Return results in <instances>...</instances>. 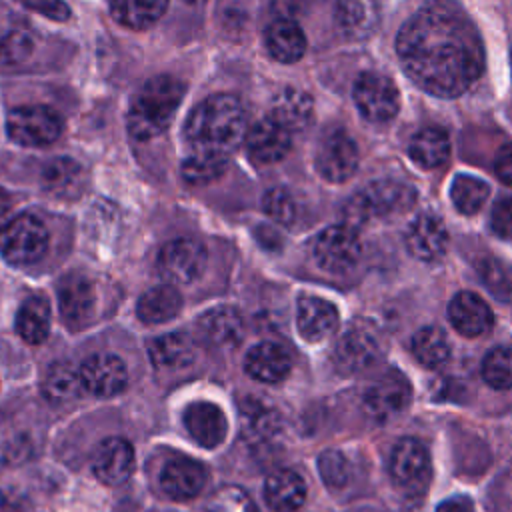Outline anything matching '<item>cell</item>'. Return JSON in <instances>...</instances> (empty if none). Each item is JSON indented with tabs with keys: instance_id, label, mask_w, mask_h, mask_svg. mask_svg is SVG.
I'll use <instances>...</instances> for the list:
<instances>
[{
	"instance_id": "cell-1",
	"label": "cell",
	"mask_w": 512,
	"mask_h": 512,
	"mask_svg": "<svg viewBox=\"0 0 512 512\" xmlns=\"http://www.w3.org/2000/svg\"><path fill=\"white\" fill-rule=\"evenodd\" d=\"M396 52L404 72L424 92L456 98L484 70V46L454 0H430L398 32Z\"/></svg>"
},
{
	"instance_id": "cell-2",
	"label": "cell",
	"mask_w": 512,
	"mask_h": 512,
	"mask_svg": "<svg viewBox=\"0 0 512 512\" xmlns=\"http://www.w3.org/2000/svg\"><path fill=\"white\" fill-rule=\"evenodd\" d=\"M184 132L194 150L228 154L246 132L244 108L230 94L208 96L192 110Z\"/></svg>"
},
{
	"instance_id": "cell-3",
	"label": "cell",
	"mask_w": 512,
	"mask_h": 512,
	"mask_svg": "<svg viewBox=\"0 0 512 512\" xmlns=\"http://www.w3.org/2000/svg\"><path fill=\"white\" fill-rule=\"evenodd\" d=\"M184 86L174 76H154L136 94L128 110V132L136 140H152L162 134L174 118Z\"/></svg>"
},
{
	"instance_id": "cell-4",
	"label": "cell",
	"mask_w": 512,
	"mask_h": 512,
	"mask_svg": "<svg viewBox=\"0 0 512 512\" xmlns=\"http://www.w3.org/2000/svg\"><path fill=\"white\" fill-rule=\"evenodd\" d=\"M48 240V230L38 218L20 214L0 230V254L14 266H26L44 256Z\"/></svg>"
},
{
	"instance_id": "cell-5",
	"label": "cell",
	"mask_w": 512,
	"mask_h": 512,
	"mask_svg": "<svg viewBox=\"0 0 512 512\" xmlns=\"http://www.w3.org/2000/svg\"><path fill=\"white\" fill-rule=\"evenodd\" d=\"M60 114L44 104L14 108L6 118L8 136L20 146H48L62 134Z\"/></svg>"
},
{
	"instance_id": "cell-6",
	"label": "cell",
	"mask_w": 512,
	"mask_h": 512,
	"mask_svg": "<svg viewBox=\"0 0 512 512\" xmlns=\"http://www.w3.org/2000/svg\"><path fill=\"white\" fill-rule=\"evenodd\" d=\"M362 254V242L356 232V228L348 224H336L324 228L312 244V256L314 262L330 272V274H342L350 270Z\"/></svg>"
},
{
	"instance_id": "cell-7",
	"label": "cell",
	"mask_w": 512,
	"mask_h": 512,
	"mask_svg": "<svg viewBox=\"0 0 512 512\" xmlns=\"http://www.w3.org/2000/svg\"><path fill=\"white\" fill-rule=\"evenodd\" d=\"M412 400V388L408 378L394 370L388 368L384 372H380L366 388L362 402H364V410L368 412L370 418L386 422L394 416H398L400 412H404L408 408Z\"/></svg>"
},
{
	"instance_id": "cell-8",
	"label": "cell",
	"mask_w": 512,
	"mask_h": 512,
	"mask_svg": "<svg viewBox=\"0 0 512 512\" xmlns=\"http://www.w3.org/2000/svg\"><path fill=\"white\" fill-rule=\"evenodd\" d=\"M358 112L370 122H388L400 108V94L396 84L382 74L364 72L354 82L352 90Z\"/></svg>"
},
{
	"instance_id": "cell-9",
	"label": "cell",
	"mask_w": 512,
	"mask_h": 512,
	"mask_svg": "<svg viewBox=\"0 0 512 512\" xmlns=\"http://www.w3.org/2000/svg\"><path fill=\"white\" fill-rule=\"evenodd\" d=\"M206 266V248L194 238H176L158 254V272L168 284H188Z\"/></svg>"
},
{
	"instance_id": "cell-10",
	"label": "cell",
	"mask_w": 512,
	"mask_h": 512,
	"mask_svg": "<svg viewBox=\"0 0 512 512\" xmlns=\"http://www.w3.org/2000/svg\"><path fill=\"white\" fill-rule=\"evenodd\" d=\"M390 474L400 488L414 494L422 492L428 486L432 474L426 446L416 438L400 440L390 456Z\"/></svg>"
},
{
	"instance_id": "cell-11",
	"label": "cell",
	"mask_w": 512,
	"mask_h": 512,
	"mask_svg": "<svg viewBox=\"0 0 512 512\" xmlns=\"http://www.w3.org/2000/svg\"><path fill=\"white\" fill-rule=\"evenodd\" d=\"M358 148L354 140L336 130L322 138L316 150V170L328 182H346L358 168Z\"/></svg>"
},
{
	"instance_id": "cell-12",
	"label": "cell",
	"mask_w": 512,
	"mask_h": 512,
	"mask_svg": "<svg viewBox=\"0 0 512 512\" xmlns=\"http://www.w3.org/2000/svg\"><path fill=\"white\" fill-rule=\"evenodd\" d=\"M380 358L376 336L364 328L346 330L334 346V364L344 374H360L372 368Z\"/></svg>"
},
{
	"instance_id": "cell-13",
	"label": "cell",
	"mask_w": 512,
	"mask_h": 512,
	"mask_svg": "<svg viewBox=\"0 0 512 512\" xmlns=\"http://www.w3.org/2000/svg\"><path fill=\"white\" fill-rule=\"evenodd\" d=\"M62 322L70 328L86 326L96 312V288L86 276H66L58 286Z\"/></svg>"
},
{
	"instance_id": "cell-14",
	"label": "cell",
	"mask_w": 512,
	"mask_h": 512,
	"mask_svg": "<svg viewBox=\"0 0 512 512\" xmlns=\"http://www.w3.org/2000/svg\"><path fill=\"white\" fill-rule=\"evenodd\" d=\"M80 376L86 392L94 396H114L128 382V370L122 358L104 352L86 358L80 366Z\"/></svg>"
},
{
	"instance_id": "cell-15",
	"label": "cell",
	"mask_w": 512,
	"mask_h": 512,
	"mask_svg": "<svg viewBox=\"0 0 512 512\" xmlns=\"http://www.w3.org/2000/svg\"><path fill=\"white\" fill-rule=\"evenodd\" d=\"M134 448L124 438L102 440L92 454V470L104 484H122L134 472Z\"/></svg>"
},
{
	"instance_id": "cell-16",
	"label": "cell",
	"mask_w": 512,
	"mask_h": 512,
	"mask_svg": "<svg viewBox=\"0 0 512 512\" xmlns=\"http://www.w3.org/2000/svg\"><path fill=\"white\" fill-rule=\"evenodd\" d=\"M404 242L408 252L424 262L438 260L448 246V232L444 222L434 214L416 216L406 228Z\"/></svg>"
},
{
	"instance_id": "cell-17",
	"label": "cell",
	"mask_w": 512,
	"mask_h": 512,
	"mask_svg": "<svg viewBox=\"0 0 512 512\" xmlns=\"http://www.w3.org/2000/svg\"><path fill=\"white\" fill-rule=\"evenodd\" d=\"M246 148L256 162H278L290 150V130L272 116L262 118L246 132Z\"/></svg>"
},
{
	"instance_id": "cell-18",
	"label": "cell",
	"mask_w": 512,
	"mask_h": 512,
	"mask_svg": "<svg viewBox=\"0 0 512 512\" xmlns=\"http://www.w3.org/2000/svg\"><path fill=\"white\" fill-rule=\"evenodd\" d=\"M188 434L204 448H216L228 434V420L220 406L212 402H192L184 410Z\"/></svg>"
},
{
	"instance_id": "cell-19",
	"label": "cell",
	"mask_w": 512,
	"mask_h": 512,
	"mask_svg": "<svg viewBox=\"0 0 512 512\" xmlns=\"http://www.w3.org/2000/svg\"><path fill=\"white\" fill-rule=\"evenodd\" d=\"M296 326L308 342L326 340L338 326V310L320 296H302L296 304Z\"/></svg>"
},
{
	"instance_id": "cell-20",
	"label": "cell",
	"mask_w": 512,
	"mask_h": 512,
	"mask_svg": "<svg viewBox=\"0 0 512 512\" xmlns=\"http://www.w3.org/2000/svg\"><path fill=\"white\" fill-rule=\"evenodd\" d=\"M450 324L464 336L486 334L494 324V314L490 306L476 292H458L448 304Z\"/></svg>"
},
{
	"instance_id": "cell-21",
	"label": "cell",
	"mask_w": 512,
	"mask_h": 512,
	"mask_svg": "<svg viewBox=\"0 0 512 512\" xmlns=\"http://www.w3.org/2000/svg\"><path fill=\"white\" fill-rule=\"evenodd\" d=\"M160 484L174 500H190L198 496L206 484V470L190 458H172L160 474Z\"/></svg>"
},
{
	"instance_id": "cell-22",
	"label": "cell",
	"mask_w": 512,
	"mask_h": 512,
	"mask_svg": "<svg viewBox=\"0 0 512 512\" xmlns=\"http://www.w3.org/2000/svg\"><path fill=\"white\" fill-rule=\"evenodd\" d=\"M372 216L388 218L402 214L416 202V192L412 186L398 180H376L362 190Z\"/></svg>"
},
{
	"instance_id": "cell-23",
	"label": "cell",
	"mask_w": 512,
	"mask_h": 512,
	"mask_svg": "<svg viewBox=\"0 0 512 512\" xmlns=\"http://www.w3.org/2000/svg\"><path fill=\"white\" fill-rule=\"evenodd\" d=\"M292 366L290 354L274 342H260L252 346L246 354L244 368L246 372L258 380V382H280L282 378L288 376Z\"/></svg>"
},
{
	"instance_id": "cell-24",
	"label": "cell",
	"mask_w": 512,
	"mask_h": 512,
	"mask_svg": "<svg viewBox=\"0 0 512 512\" xmlns=\"http://www.w3.org/2000/svg\"><path fill=\"white\" fill-rule=\"evenodd\" d=\"M264 40L270 56L284 64H292L300 60L306 52V36L302 28L290 18L274 20L266 28Z\"/></svg>"
},
{
	"instance_id": "cell-25",
	"label": "cell",
	"mask_w": 512,
	"mask_h": 512,
	"mask_svg": "<svg viewBox=\"0 0 512 512\" xmlns=\"http://www.w3.org/2000/svg\"><path fill=\"white\" fill-rule=\"evenodd\" d=\"M306 484L294 470H278L266 478L264 500L274 512H294L304 504Z\"/></svg>"
},
{
	"instance_id": "cell-26",
	"label": "cell",
	"mask_w": 512,
	"mask_h": 512,
	"mask_svg": "<svg viewBox=\"0 0 512 512\" xmlns=\"http://www.w3.org/2000/svg\"><path fill=\"white\" fill-rule=\"evenodd\" d=\"M182 308V296L172 284H160L146 290L138 304L136 314L146 324H160L172 320Z\"/></svg>"
},
{
	"instance_id": "cell-27",
	"label": "cell",
	"mask_w": 512,
	"mask_h": 512,
	"mask_svg": "<svg viewBox=\"0 0 512 512\" xmlns=\"http://www.w3.org/2000/svg\"><path fill=\"white\" fill-rule=\"evenodd\" d=\"M272 118L282 122L290 132L304 130L314 116L312 98L296 88H284L272 102Z\"/></svg>"
},
{
	"instance_id": "cell-28",
	"label": "cell",
	"mask_w": 512,
	"mask_h": 512,
	"mask_svg": "<svg viewBox=\"0 0 512 512\" xmlns=\"http://www.w3.org/2000/svg\"><path fill=\"white\" fill-rule=\"evenodd\" d=\"M16 332L28 344H40L50 332V302L46 296L26 298L16 314Z\"/></svg>"
},
{
	"instance_id": "cell-29",
	"label": "cell",
	"mask_w": 512,
	"mask_h": 512,
	"mask_svg": "<svg viewBox=\"0 0 512 512\" xmlns=\"http://www.w3.org/2000/svg\"><path fill=\"white\" fill-rule=\"evenodd\" d=\"M42 392L52 404H66L80 398L86 392L80 368H74L68 362L52 364L44 376Z\"/></svg>"
},
{
	"instance_id": "cell-30",
	"label": "cell",
	"mask_w": 512,
	"mask_h": 512,
	"mask_svg": "<svg viewBox=\"0 0 512 512\" xmlns=\"http://www.w3.org/2000/svg\"><path fill=\"white\" fill-rule=\"evenodd\" d=\"M408 154L410 158L424 170H432L438 168L446 162L448 154H450V140L448 134L442 128L436 126H428L424 130H420L408 146Z\"/></svg>"
},
{
	"instance_id": "cell-31",
	"label": "cell",
	"mask_w": 512,
	"mask_h": 512,
	"mask_svg": "<svg viewBox=\"0 0 512 512\" xmlns=\"http://www.w3.org/2000/svg\"><path fill=\"white\" fill-rule=\"evenodd\" d=\"M168 0H112L110 12L116 22L132 30H146L160 20Z\"/></svg>"
},
{
	"instance_id": "cell-32",
	"label": "cell",
	"mask_w": 512,
	"mask_h": 512,
	"mask_svg": "<svg viewBox=\"0 0 512 512\" xmlns=\"http://www.w3.org/2000/svg\"><path fill=\"white\" fill-rule=\"evenodd\" d=\"M198 328L212 344H234L242 336V318L234 308L220 306L208 310L198 320Z\"/></svg>"
},
{
	"instance_id": "cell-33",
	"label": "cell",
	"mask_w": 512,
	"mask_h": 512,
	"mask_svg": "<svg viewBox=\"0 0 512 512\" xmlns=\"http://www.w3.org/2000/svg\"><path fill=\"white\" fill-rule=\"evenodd\" d=\"M148 354L158 368H180L192 360L194 344L186 334L172 332L154 338L148 346Z\"/></svg>"
},
{
	"instance_id": "cell-34",
	"label": "cell",
	"mask_w": 512,
	"mask_h": 512,
	"mask_svg": "<svg viewBox=\"0 0 512 512\" xmlns=\"http://www.w3.org/2000/svg\"><path fill=\"white\" fill-rule=\"evenodd\" d=\"M412 354L424 368H440L450 356V342L438 326H424L412 336Z\"/></svg>"
},
{
	"instance_id": "cell-35",
	"label": "cell",
	"mask_w": 512,
	"mask_h": 512,
	"mask_svg": "<svg viewBox=\"0 0 512 512\" xmlns=\"http://www.w3.org/2000/svg\"><path fill=\"white\" fill-rule=\"evenodd\" d=\"M488 194L490 186L472 174H458L450 184V200L466 216L476 214L488 200Z\"/></svg>"
},
{
	"instance_id": "cell-36",
	"label": "cell",
	"mask_w": 512,
	"mask_h": 512,
	"mask_svg": "<svg viewBox=\"0 0 512 512\" xmlns=\"http://www.w3.org/2000/svg\"><path fill=\"white\" fill-rule=\"evenodd\" d=\"M228 166V154L212 150H194L182 164V176L190 184L216 180Z\"/></svg>"
},
{
	"instance_id": "cell-37",
	"label": "cell",
	"mask_w": 512,
	"mask_h": 512,
	"mask_svg": "<svg viewBox=\"0 0 512 512\" xmlns=\"http://www.w3.org/2000/svg\"><path fill=\"white\" fill-rule=\"evenodd\" d=\"M482 378L496 390L512 388V348H492L482 360Z\"/></svg>"
},
{
	"instance_id": "cell-38",
	"label": "cell",
	"mask_w": 512,
	"mask_h": 512,
	"mask_svg": "<svg viewBox=\"0 0 512 512\" xmlns=\"http://www.w3.org/2000/svg\"><path fill=\"white\" fill-rule=\"evenodd\" d=\"M476 268L492 294L498 298H508L512 294V270L504 262L496 258H482Z\"/></svg>"
},
{
	"instance_id": "cell-39",
	"label": "cell",
	"mask_w": 512,
	"mask_h": 512,
	"mask_svg": "<svg viewBox=\"0 0 512 512\" xmlns=\"http://www.w3.org/2000/svg\"><path fill=\"white\" fill-rule=\"evenodd\" d=\"M318 470H320L324 484L330 488H342V486H346V482L350 478L348 460L336 450H326L320 454Z\"/></svg>"
},
{
	"instance_id": "cell-40",
	"label": "cell",
	"mask_w": 512,
	"mask_h": 512,
	"mask_svg": "<svg viewBox=\"0 0 512 512\" xmlns=\"http://www.w3.org/2000/svg\"><path fill=\"white\" fill-rule=\"evenodd\" d=\"M262 206L270 218L280 224H292L296 220V202L284 188H272L266 192Z\"/></svg>"
},
{
	"instance_id": "cell-41",
	"label": "cell",
	"mask_w": 512,
	"mask_h": 512,
	"mask_svg": "<svg viewBox=\"0 0 512 512\" xmlns=\"http://www.w3.org/2000/svg\"><path fill=\"white\" fill-rule=\"evenodd\" d=\"M278 428V418L272 410L264 408V406H256V412H252L250 416H246L244 420V432L250 438H270Z\"/></svg>"
},
{
	"instance_id": "cell-42",
	"label": "cell",
	"mask_w": 512,
	"mask_h": 512,
	"mask_svg": "<svg viewBox=\"0 0 512 512\" xmlns=\"http://www.w3.org/2000/svg\"><path fill=\"white\" fill-rule=\"evenodd\" d=\"M212 512H256V508L240 488L230 486L214 496Z\"/></svg>"
},
{
	"instance_id": "cell-43",
	"label": "cell",
	"mask_w": 512,
	"mask_h": 512,
	"mask_svg": "<svg viewBox=\"0 0 512 512\" xmlns=\"http://www.w3.org/2000/svg\"><path fill=\"white\" fill-rule=\"evenodd\" d=\"M336 20L342 30L354 32L366 24V6L362 0H338Z\"/></svg>"
},
{
	"instance_id": "cell-44",
	"label": "cell",
	"mask_w": 512,
	"mask_h": 512,
	"mask_svg": "<svg viewBox=\"0 0 512 512\" xmlns=\"http://www.w3.org/2000/svg\"><path fill=\"white\" fill-rule=\"evenodd\" d=\"M32 50V44L28 40V36L14 32L8 34L2 42H0V62L2 64H16L20 60H24Z\"/></svg>"
},
{
	"instance_id": "cell-45",
	"label": "cell",
	"mask_w": 512,
	"mask_h": 512,
	"mask_svg": "<svg viewBox=\"0 0 512 512\" xmlns=\"http://www.w3.org/2000/svg\"><path fill=\"white\" fill-rule=\"evenodd\" d=\"M490 228L500 238H512V196L500 198L490 214Z\"/></svg>"
},
{
	"instance_id": "cell-46",
	"label": "cell",
	"mask_w": 512,
	"mask_h": 512,
	"mask_svg": "<svg viewBox=\"0 0 512 512\" xmlns=\"http://www.w3.org/2000/svg\"><path fill=\"white\" fill-rule=\"evenodd\" d=\"M74 164H64L58 162L54 164L48 172H46V186L54 192V194H72L74 188Z\"/></svg>"
},
{
	"instance_id": "cell-47",
	"label": "cell",
	"mask_w": 512,
	"mask_h": 512,
	"mask_svg": "<svg viewBox=\"0 0 512 512\" xmlns=\"http://www.w3.org/2000/svg\"><path fill=\"white\" fill-rule=\"evenodd\" d=\"M342 216H344V224H348L352 228H358V226L366 224L372 218V212H370L368 202H366L362 192L348 198V202L342 208Z\"/></svg>"
},
{
	"instance_id": "cell-48",
	"label": "cell",
	"mask_w": 512,
	"mask_h": 512,
	"mask_svg": "<svg viewBox=\"0 0 512 512\" xmlns=\"http://www.w3.org/2000/svg\"><path fill=\"white\" fill-rule=\"evenodd\" d=\"M28 10H34L38 14H44L52 20H66L70 16V8L64 0H18Z\"/></svg>"
},
{
	"instance_id": "cell-49",
	"label": "cell",
	"mask_w": 512,
	"mask_h": 512,
	"mask_svg": "<svg viewBox=\"0 0 512 512\" xmlns=\"http://www.w3.org/2000/svg\"><path fill=\"white\" fill-rule=\"evenodd\" d=\"M494 170H496V176L504 184H512V144H504L498 150L496 162H494Z\"/></svg>"
},
{
	"instance_id": "cell-50",
	"label": "cell",
	"mask_w": 512,
	"mask_h": 512,
	"mask_svg": "<svg viewBox=\"0 0 512 512\" xmlns=\"http://www.w3.org/2000/svg\"><path fill=\"white\" fill-rule=\"evenodd\" d=\"M472 506H470V500L464 498V496H454V498H448L444 502L438 504L436 512H470Z\"/></svg>"
},
{
	"instance_id": "cell-51",
	"label": "cell",
	"mask_w": 512,
	"mask_h": 512,
	"mask_svg": "<svg viewBox=\"0 0 512 512\" xmlns=\"http://www.w3.org/2000/svg\"><path fill=\"white\" fill-rule=\"evenodd\" d=\"M184 2H188V4H198V2H202V0H184Z\"/></svg>"
}]
</instances>
